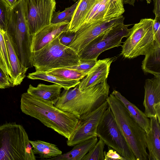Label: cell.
I'll return each instance as SVG.
<instances>
[{
  "label": "cell",
  "mask_w": 160,
  "mask_h": 160,
  "mask_svg": "<svg viewBox=\"0 0 160 160\" xmlns=\"http://www.w3.org/2000/svg\"><path fill=\"white\" fill-rule=\"evenodd\" d=\"M5 1L10 7H12L18 0H5Z\"/></svg>",
  "instance_id": "cell-38"
},
{
  "label": "cell",
  "mask_w": 160,
  "mask_h": 160,
  "mask_svg": "<svg viewBox=\"0 0 160 160\" xmlns=\"http://www.w3.org/2000/svg\"><path fill=\"white\" fill-rule=\"evenodd\" d=\"M105 144L101 139L84 156L82 160H104Z\"/></svg>",
  "instance_id": "cell-27"
},
{
  "label": "cell",
  "mask_w": 160,
  "mask_h": 160,
  "mask_svg": "<svg viewBox=\"0 0 160 160\" xmlns=\"http://www.w3.org/2000/svg\"><path fill=\"white\" fill-rule=\"evenodd\" d=\"M79 1L78 0L71 6L65 8L62 12L58 11L57 12H55L52 19L51 23H57L64 22H70Z\"/></svg>",
  "instance_id": "cell-26"
},
{
  "label": "cell",
  "mask_w": 160,
  "mask_h": 160,
  "mask_svg": "<svg viewBox=\"0 0 160 160\" xmlns=\"http://www.w3.org/2000/svg\"><path fill=\"white\" fill-rule=\"evenodd\" d=\"M75 37V32L67 30L60 34L59 41L62 45L68 47L73 41Z\"/></svg>",
  "instance_id": "cell-31"
},
{
  "label": "cell",
  "mask_w": 160,
  "mask_h": 160,
  "mask_svg": "<svg viewBox=\"0 0 160 160\" xmlns=\"http://www.w3.org/2000/svg\"><path fill=\"white\" fill-rule=\"evenodd\" d=\"M150 129L146 133L145 141L149 160H160V122L156 116L150 118Z\"/></svg>",
  "instance_id": "cell-17"
},
{
  "label": "cell",
  "mask_w": 160,
  "mask_h": 160,
  "mask_svg": "<svg viewBox=\"0 0 160 160\" xmlns=\"http://www.w3.org/2000/svg\"><path fill=\"white\" fill-rule=\"evenodd\" d=\"M131 24L123 23L113 27L91 41L78 54L80 61L97 60L100 54L104 51L121 46L122 39L127 38Z\"/></svg>",
  "instance_id": "cell-9"
},
{
  "label": "cell",
  "mask_w": 160,
  "mask_h": 160,
  "mask_svg": "<svg viewBox=\"0 0 160 160\" xmlns=\"http://www.w3.org/2000/svg\"><path fill=\"white\" fill-rule=\"evenodd\" d=\"M160 18H155L154 19L153 29L154 40L160 43Z\"/></svg>",
  "instance_id": "cell-34"
},
{
  "label": "cell",
  "mask_w": 160,
  "mask_h": 160,
  "mask_svg": "<svg viewBox=\"0 0 160 160\" xmlns=\"http://www.w3.org/2000/svg\"><path fill=\"white\" fill-rule=\"evenodd\" d=\"M11 8L5 0H0V27L6 32Z\"/></svg>",
  "instance_id": "cell-29"
},
{
  "label": "cell",
  "mask_w": 160,
  "mask_h": 160,
  "mask_svg": "<svg viewBox=\"0 0 160 160\" xmlns=\"http://www.w3.org/2000/svg\"><path fill=\"white\" fill-rule=\"evenodd\" d=\"M143 105L149 118L156 116L160 122V77L146 80Z\"/></svg>",
  "instance_id": "cell-13"
},
{
  "label": "cell",
  "mask_w": 160,
  "mask_h": 160,
  "mask_svg": "<svg viewBox=\"0 0 160 160\" xmlns=\"http://www.w3.org/2000/svg\"><path fill=\"white\" fill-rule=\"evenodd\" d=\"M120 130L136 160H147L146 132L134 120L123 104L112 93L106 99Z\"/></svg>",
  "instance_id": "cell-3"
},
{
  "label": "cell",
  "mask_w": 160,
  "mask_h": 160,
  "mask_svg": "<svg viewBox=\"0 0 160 160\" xmlns=\"http://www.w3.org/2000/svg\"><path fill=\"white\" fill-rule=\"evenodd\" d=\"M12 87L10 77L0 67V89Z\"/></svg>",
  "instance_id": "cell-32"
},
{
  "label": "cell",
  "mask_w": 160,
  "mask_h": 160,
  "mask_svg": "<svg viewBox=\"0 0 160 160\" xmlns=\"http://www.w3.org/2000/svg\"><path fill=\"white\" fill-rule=\"evenodd\" d=\"M117 57H114L97 60L88 75L78 84L81 90L93 87L107 79L111 63Z\"/></svg>",
  "instance_id": "cell-14"
},
{
  "label": "cell",
  "mask_w": 160,
  "mask_h": 160,
  "mask_svg": "<svg viewBox=\"0 0 160 160\" xmlns=\"http://www.w3.org/2000/svg\"><path fill=\"white\" fill-rule=\"evenodd\" d=\"M109 88L107 79L82 90L79 89L78 85L73 89H64L54 105L79 119L82 116L93 111L104 103L108 96Z\"/></svg>",
  "instance_id": "cell-2"
},
{
  "label": "cell",
  "mask_w": 160,
  "mask_h": 160,
  "mask_svg": "<svg viewBox=\"0 0 160 160\" xmlns=\"http://www.w3.org/2000/svg\"><path fill=\"white\" fill-rule=\"evenodd\" d=\"M138 0L142 2L146 1L148 3H150L151 2V0H122L123 4H128L132 6H134L135 4ZM152 1L154 2V0H152Z\"/></svg>",
  "instance_id": "cell-36"
},
{
  "label": "cell",
  "mask_w": 160,
  "mask_h": 160,
  "mask_svg": "<svg viewBox=\"0 0 160 160\" xmlns=\"http://www.w3.org/2000/svg\"><path fill=\"white\" fill-rule=\"evenodd\" d=\"M28 135L15 122L0 126V160H36Z\"/></svg>",
  "instance_id": "cell-4"
},
{
  "label": "cell",
  "mask_w": 160,
  "mask_h": 160,
  "mask_svg": "<svg viewBox=\"0 0 160 160\" xmlns=\"http://www.w3.org/2000/svg\"><path fill=\"white\" fill-rule=\"evenodd\" d=\"M20 108L27 115L35 118L68 139L78 119L72 114L56 107L52 102L34 97L27 92L22 94Z\"/></svg>",
  "instance_id": "cell-1"
},
{
  "label": "cell",
  "mask_w": 160,
  "mask_h": 160,
  "mask_svg": "<svg viewBox=\"0 0 160 160\" xmlns=\"http://www.w3.org/2000/svg\"><path fill=\"white\" fill-rule=\"evenodd\" d=\"M111 93L121 102L132 118L146 133H148L150 129V121L144 113L118 91L114 90Z\"/></svg>",
  "instance_id": "cell-20"
},
{
  "label": "cell",
  "mask_w": 160,
  "mask_h": 160,
  "mask_svg": "<svg viewBox=\"0 0 160 160\" xmlns=\"http://www.w3.org/2000/svg\"><path fill=\"white\" fill-rule=\"evenodd\" d=\"M56 5L55 0H23L24 16L32 37L51 23Z\"/></svg>",
  "instance_id": "cell-10"
},
{
  "label": "cell",
  "mask_w": 160,
  "mask_h": 160,
  "mask_svg": "<svg viewBox=\"0 0 160 160\" xmlns=\"http://www.w3.org/2000/svg\"><path fill=\"white\" fill-rule=\"evenodd\" d=\"M5 32L0 27V52L7 68L8 75L11 78L12 77L11 68L4 37Z\"/></svg>",
  "instance_id": "cell-28"
},
{
  "label": "cell",
  "mask_w": 160,
  "mask_h": 160,
  "mask_svg": "<svg viewBox=\"0 0 160 160\" xmlns=\"http://www.w3.org/2000/svg\"><path fill=\"white\" fill-rule=\"evenodd\" d=\"M6 32L15 44L22 65L28 68L32 67V37L25 18L22 2H17L11 8Z\"/></svg>",
  "instance_id": "cell-6"
},
{
  "label": "cell",
  "mask_w": 160,
  "mask_h": 160,
  "mask_svg": "<svg viewBox=\"0 0 160 160\" xmlns=\"http://www.w3.org/2000/svg\"><path fill=\"white\" fill-rule=\"evenodd\" d=\"M153 12L155 18H160V0H154Z\"/></svg>",
  "instance_id": "cell-35"
},
{
  "label": "cell",
  "mask_w": 160,
  "mask_h": 160,
  "mask_svg": "<svg viewBox=\"0 0 160 160\" xmlns=\"http://www.w3.org/2000/svg\"><path fill=\"white\" fill-rule=\"evenodd\" d=\"M145 55L142 65L143 72L160 77V43L154 40Z\"/></svg>",
  "instance_id": "cell-18"
},
{
  "label": "cell",
  "mask_w": 160,
  "mask_h": 160,
  "mask_svg": "<svg viewBox=\"0 0 160 160\" xmlns=\"http://www.w3.org/2000/svg\"><path fill=\"white\" fill-rule=\"evenodd\" d=\"M97 136L108 147L116 150L126 160H136L117 125L110 108L104 111L98 124Z\"/></svg>",
  "instance_id": "cell-8"
},
{
  "label": "cell",
  "mask_w": 160,
  "mask_h": 160,
  "mask_svg": "<svg viewBox=\"0 0 160 160\" xmlns=\"http://www.w3.org/2000/svg\"><path fill=\"white\" fill-rule=\"evenodd\" d=\"M108 148V152H104V160H126L116 150Z\"/></svg>",
  "instance_id": "cell-33"
},
{
  "label": "cell",
  "mask_w": 160,
  "mask_h": 160,
  "mask_svg": "<svg viewBox=\"0 0 160 160\" xmlns=\"http://www.w3.org/2000/svg\"><path fill=\"white\" fill-rule=\"evenodd\" d=\"M29 142L35 154H38L40 158L44 159L56 157L62 154V151L54 144L40 140H29Z\"/></svg>",
  "instance_id": "cell-23"
},
{
  "label": "cell",
  "mask_w": 160,
  "mask_h": 160,
  "mask_svg": "<svg viewBox=\"0 0 160 160\" xmlns=\"http://www.w3.org/2000/svg\"><path fill=\"white\" fill-rule=\"evenodd\" d=\"M4 37L11 68L12 77L10 79L12 87H14L21 84L26 77V73L28 68L22 64L15 45L6 32Z\"/></svg>",
  "instance_id": "cell-15"
},
{
  "label": "cell",
  "mask_w": 160,
  "mask_h": 160,
  "mask_svg": "<svg viewBox=\"0 0 160 160\" xmlns=\"http://www.w3.org/2000/svg\"><path fill=\"white\" fill-rule=\"evenodd\" d=\"M70 0L74 2H76L77 1V0Z\"/></svg>",
  "instance_id": "cell-39"
},
{
  "label": "cell",
  "mask_w": 160,
  "mask_h": 160,
  "mask_svg": "<svg viewBox=\"0 0 160 160\" xmlns=\"http://www.w3.org/2000/svg\"><path fill=\"white\" fill-rule=\"evenodd\" d=\"M153 21L152 19L144 18L134 24L121 45V55L125 58L132 59L145 54L154 41Z\"/></svg>",
  "instance_id": "cell-7"
},
{
  "label": "cell",
  "mask_w": 160,
  "mask_h": 160,
  "mask_svg": "<svg viewBox=\"0 0 160 160\" xmlns=\"http://www.w3.org/2000/svg\"><path fill=\"white\" fill-rule=\"evenodd\" d=\"M46 72L49 75L70 80H79L86 76L88 73L66 68L51 70Z\"/></svg>",
  "instance_id": "cell-25"
},
{
  "label": "cell",
  "mask_w": 160,
  "mask_h": 160,
  "mask_svg": "<svg viewBox=\"0 0 160 160\" xmlns=\"http://www.w3.org/2000/svg\"><path fill=\"white\" fill-rule=\"evenodd\" d=\"M0 67L4 70L5 72L9 76L4 60L0 52Z\"/></svg>",
  "instance_id": "cell-37"
},
{
  "label": "cell",
  "mask_w": 160,
  "mask_h": 160,
  "mask_svg": "<svg viewBox=\"0 0 160 160\" xmlns=\"http://www.w3.org/2000/svg\"><path fill=\"white\" fill-rule=\"evenodd\" d=\"M59 36L39 50L32 52V65L36 71L47 72L80 63L78 55L71 48L61 44Z\"/></svg>",
  "instance_id": "cell-5"
},
{
  "label": "cell",
  "mask_w": 160,
  "mask_h": 160,
  "mask_svg": "<svg viewBox=\"0 0 160 160\" xmlns=\"http://www.w3.org/2000/svg\"><path fill=\"white\" fill-rule=\"evenodd\" d=\"M125 18L122 15L101 23L81 26L75 32V37L68 47L78 54L91 41L106 31L124 23Z\"/></svg>",
  "instance_id": "cell-12"
},
{
  "label": "cell",
  "mask_w": 160,
  "mask_h": 160,
  "mask_svg": "<svg viewBox=\"0 0 160 160\" xmlns=\"http://www.w3.org/2000/svg\"><path fill=\"white\" fill-rule=\"evenodd\" d=\"M108 107L106 101L93 111L82 116L78 119L70 138L67 141V145L73 146L93 137H98L97 129L98 124Z\"/></svg>",
  "instance_id": "cell-11"
},
{
  "label": "cell",
  "mask_w": 160,
  "mask_h": 160,
  "mask_svg": "<svg viewBox=\"0 0 160 160\" xmlns=\"http://www.w3.org/2000/svg\"><path fill=\"white\" fill-rule=\"evenodd\" d=\"M95 137L74 145L69 152L48 159L51 160H82L98 141Z\"/></svg>",
  "instance_id": "cell-21"
},
{
  "label": "cell",
  "mask_w": 160,
  "mask_h": 160,
  "mask_svg": "<svg viewBox=\"0 0 160 160\" xmlns=\"http://www.w3.org/2000/svg\"><path fill=\"white\" fill-rule=\"evenodd\" d=\"M97 0H80L67 30L75 32Z\"/></svg>",
  "instance_id": "cell-22"
},
{
  "label": "cell",
  "mask_w": 160,
  "mask_h": 160,
  "mask_svg": "<svg viewBox=\"0 0 160 160\" xmlns=\"http://www.w3.org/2000/svg\"><path fill=\"white\" fill-rule=\"evenodd\" d=\"M97 60H91L80 61V63L77 65L63 68L75 70L88 74Z\"/></svg>",
  "instance_id": "cell-30"
},
{
  "label": "cell",
  "mask_w": 160,
  "mask_h": 160,
  "mask_svg": "<svg viewBox=\"0 0 160 160\" xmlns=\"http://www.w3.org/2000/svg\"><path fill=\"white\" fill-rule=\"evenodd\" d=\"M27 77L32 80H41L53 83L60 86L66 90L75 87L80 82L79 80L65 79L49 75L45 72L39 71L29 73Z\"/></svg>",
  "instance_id": "cell-24"
},
{
  "label": "cell",
  "mask_w": 160,
  "mask_h": 160,
  "mask_svg": "<svg viewBox=\"0 0 160 160\" xmlns=\"http://www.w3.org/2000/svg\"><path fill=\"white\" fill-rule=\"evenodd\" d=\"M62 88L56 84L47 85L39 83L37 87L30 84L27 92L34 97L50 101L55 104L60 97Z\"/></svg>",
  "instance_id": "cell-19"
},
{
  "label": "cell",
  "mask_w": 160,
  "mask_h": 160,
  "mask_svg": "<svg viewBox=\"0 0 160 160\" xmlns=\"http://www.w3.org/2000/svg\"><path fill=\"white\" fill-rule=\"evenodd\" d=\"M69 22L51 23L39 31L32 37L31 52L36 51L67 30Z\"/></svg>",
  "instance_id": "cell-16"
}]
</instances>
